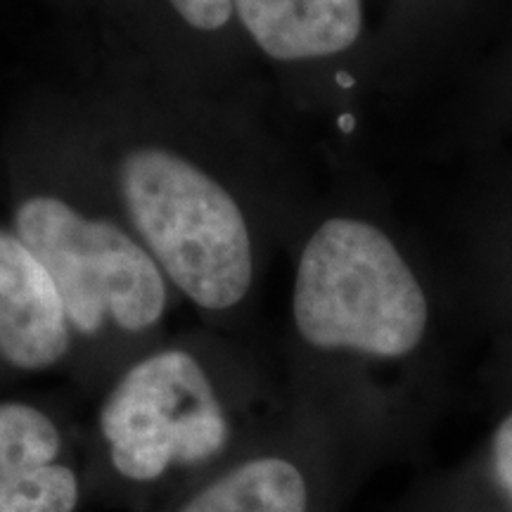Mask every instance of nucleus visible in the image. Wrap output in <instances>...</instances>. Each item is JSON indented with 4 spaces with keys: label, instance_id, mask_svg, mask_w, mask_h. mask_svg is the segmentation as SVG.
I'll use <instances>...</instances> for the list:
<instances>
[{
    "label": "nucleus",
    "instance_id": "nucleus-1",
    "mask_svg": "<svg viewBox=\"0 0 512 512\" xmlns=\"http://www.w3.org/2000/svg\"><path fill=\"white\" fill-rule=\"evenodd\" d=\"M446 302H460L448 271H432L368 211H332L299 249L292 320L316 354L373 366L430 361Z\"/></svg>",
    "mask_w": 512,
    "mask_h": 512
},
{
    "label": "nucleus",
    "instance_id": "nucleus-8",
    "mask_svg": "<svg viewBox=\"0 0 512 512\" xmlns=\"http://www.w3.org/2000/svg\"><path fill=\"white\" fill-rule=\"evenodd\" d=\"M458 140L465 155L512 145V19L460 79Z\"/></svg>",
    "mask_w": 512,
    "mask_h": 512
},
{
    "label": "nucleus",
    "instance_id": "nucleus-11",
    "mask_svg": "<svg viewBox=\"0 0 512 512\" xmlns=\"http://www.w3.org/2000/svg\"><path fill=\"white\" fill-rule=\"evenodd\" d=\"M79 479L67 465L50 463L0 479V512H74Z\"/></svg>",
    "mask_w": 512,
    "mask_h": 512
},
{
    "label": "nucleus",
    "instance_id": "nucleus-5",
    "mask_svg": "<svg viewBox=\"0 0 512 512\" xmlns=\"http://www.w3.org/2000/svg\"><path fill=\"white\" fill-rule=\"evenodd\" d=\"M446 256L467 316L494 328L512 323V145L467 155V181Z\"/></svg>",
    "mask_w": 512,
    "mask_h": 512
},
{
    "label": "nucleus",
    "instance_id": "nucleus-4",
    "mask_svg": "<svg viewBox=\"0 0 512 512\" xmlns=\"http://www.w3.org/2000/svg\"><path fill=\"white\" fill-rule=\"evenodd\" d=\"M114 470L155 482L171 465L211 460L228 444V418L195 356L166 349L131 366L100 408Z\"/></svg>",
    "mask_w": 512,
    "mask_h": 512
},
{
    "label": "nucleus",
    "instance_id": "nucleus-2",
    "mask_svg": "<svg viewBox=\"0 0 512 512\" xmlns=\"http://www.w3.org/2000/svg\"><path fill=\"white\" fill-rule=\"evenodd\" d=\"M121 204L164 278L204 311H228L254 280L245 214L226 185L181 152L140 145L117 169Z\"/></svg>",
    "mask_w": 512,
    "mask_h": 512
},
{
    "label": "nucleus",
    "instance_id": "nucleus-13",
    "mask_svg": "<svg viewBox=\"0 0 512 512\" xmlns=\"http://www.w3.org/2000/svg\"><path fill=\"white\" fill-rule=\"evenodd\" d=\"M185 24L200 31H219L228 27L233 12V0H169Z\"/></svg>",
    "mask_w": 512,
    "mask_h": 512
},
{
    "label": "nucleus",
    "instance_id": "nucleus-7",
    "mask_svg": "<svg viewBox=\"0 0 512 512\" xmlns=\"http://www.w3.org/2000/svg\"><path fill=\"white\" fill-rule=\"evenodd\" d=\"M72 328L46 268L12 230H0V358L24 373L57 366Z\"/></svg>",
    "mask_w": 512,
    "mask_h": 512
},
{
    "label": "nucleus",
    "instance_id": "nucleus-6",
    "mask_svg": "<svg viewBox=\"0 0 512 512\" xmlns=\"http://www.w3.org/2000/svg\"><path fill=\"white\" fill-rule=\"evenodd\" d=\"M233 12L261 53L294 67H332L344 91L358 74L368 36L366 0H233Z\"/></svg>",
    "mask_w": 512,
    "mask_h": 512
},
{
    "label": "nucleus",
    "instance_id": "nucleus-10",
    "mask_svg": "<svg viewBox=\"0 0 512 512\" xmlns=\"http://www.w3.org/2000/svg\"><path fill=\"white\" fill-rule=\"evenodd\" d=\"M62 434L48 413L19 401H0V479L55 463Z\"/></svg>",
    "mask_w": 512,
    "mask_h": 512
},
{
    "label": "nucleus",
    "instance_id": "nucleus-14",
    "mask_svg": "<svg viewBox=\"0 0 512 512\" xmlns=\"http://www.w3.org/2000/svg\"><path fill=\"white\" fill-rule=\"evenodd\" d=\"M491 373H494L498 389H501L512 403V323L501 328V339H498V349L494 363H491Z\"/></svg>",
    "mask_w": 512,
    "mask_h": 512
},
{
    "label": "nucleus",
    "instance_id": "nucleus-9",
    "mask_svg": "<svg viewBox=\"0 0 512 512\" xmlns=\"http://www.w3.org/2000/svg\"><path fill=\"white\" fill-rule=\"evenodd\" d=\"M181 512H309V484L287 458H252L204 486Z\"/></svg>",
    "mask_w": 512,
    "mask_h": 512
},
{
    "label": "nucleus",
    "instance_id": "nucleus-3",
    "mask_svg": "<svg viewBox=\"0 0 512 512\" xmlns=\"http://www.w3.org/2000/svg\"><path fill=\"white\" fill-rule=\"evenodd\" d=\"M12 233L53 278L74 332L98 335L107 323L145 332L162 320L169 304L162 268L117 223L34 192L15 207Z\"/></svg>",
    "mask_w": 512,
    "mask_h": 512
},
{
    "label": "nucleus",
    "instance_id": "nucleus-12",
    "mask_svg": "<svg viewBox=\"0 0 512 512\" xmlns=\"http://www.w3.org/2000/svg\"><path fill=\"white\" fill-rule=\"evenodd\" d=\"M484 467L496 501L512 512V403H508L484 446Z\"/></svg>",
    "mask_w": 512,
    "mask_h": 512
}]
</instances>
